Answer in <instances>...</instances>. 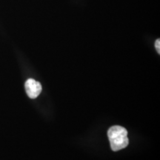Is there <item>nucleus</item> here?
<instances>
[{"instance_id": "obj_1", "label": "nucleus", "mask_w": 160, "mask_h": 160, "mask_svg": "<svg viewBox=\"0 0 160 160\" xmlns=\"http://www.w3.org/2000/svg\"><path fill=\"white\" fill-rule=\"evenodd\" d=\"M108 136L111 144V149L113 151L125 148L129 144L128 138V131L122 126H112L108 131Z\"/></svg>"}, {"instance_id": "obj_2", "label": "nucleus", "mask_w": 160, "mask_h": 160, "mask_svg": "<svg viewBox=\"0 0 160 160\" xmlns=\"http://www.w3.org/2000/svg\"><path fill=\"white\" fill-rule=\"evenodd\" d=\"M26 93L31 99H36L41 93L42 87L39 82L33 79H29L26 81L25 85Z\"/></svg>"}, {"instance_id": "obj_3", "label": "nucleus", "mask_w": 160, "mask_h": 160, "mask_svg": "<svg viewBox=\"0 0 160 160\" xmlns=\"http://www.w3.org/2000/svg\"><path fill=\"white\" fill-rule=\"evenodd\" d=\"M155 48L157 49V51L158 52V53H160V39H158L155 42Z\"/></svg>"}]
</instances>
